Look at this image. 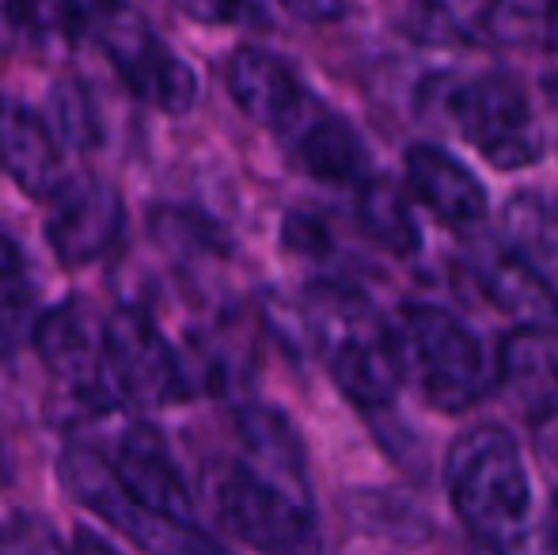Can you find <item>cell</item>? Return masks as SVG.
I'll list each match as a JSON object with an SVG mask.
<instances>
[{
  "mask_svg": "<svg viewBox=\"0 0 558 555\" xmlns=\"http://www.w3.org/2000/svg\"><path fill=\"white\" fill-rule=\"evenodd\" d=\"M445 491L456 518L490 552L524 555L532 544V483L506 426H471L445 453Z\"/></svg>",
  "mask_w": 558,
  "mask_h": 555,
  "instance_id": "cell-1",
  "label": "cell"
},
{
  "mask_svg": "<svg viewBox=\"0 0 558 555\" xmlns=\"http://www.w3.org/2000/svg\"><path fill=\"white\" fill-rule=\"evenodd\" d=\"M304 316L338 393L361 411L391 408L407 385L391 324H384L365 297L345 286H316Z\"/></svg>",
  "mask_w": 558,
  "mask_h": 555,
  "instance_id": "cell-2",
  "label": "cell"
},
{
  "mask_svg": "<svg viewBox=\"0 0 558 555\" xmlns=\"http://www.w3.org/2000/svg\"><path fill=\"white\" fill-rule=\"evenodd\" d=\"M403 381L445 415H463L498 393V350L437 304H407L391 324Z\"/></svg>",
  "mask_w": 558,
  "mask_h": 555,
  "instance_id": "cell-3",
  "label": "cell"
},
{
  "mask_svg": "<svg viewBox=\"0 0 558 555\" xmlns=\"http://www.w3.org/2000/svg\"><path fill=\"white\" fill-rule=\"evenodd\" d=\"M441 111L452 130L498 171H521L544 160L547 137L529 92L509 73H478L445 88Z\"/></svg>",
  "mask_w": 558,
  "mask_h": 555,
  "instance_id": "cell-4",
  "label": "cell"
},
{
  "mask_svg": "<svg viewBox=\"0 0 558 555\" xmlns=\"http://www.w3.org/2000/svg\"><path fill=\"white\" fill-rule=\"evenodd\" d=\"M225 526L263 555H319V526L312 491L286 483L263 468L232 464L217 483Z\"/></svg>",
  "mask_w": 558,
  "mask_h": 555,
  "instance_id": "cell-5",
  "label": "cell"
},
{
  "mask_svg": "<svg viewBox=\"0 0 558 555\" xmlns=\"http://www.w3.org/2000/svg\"><path fill=\"white\" fill-rule=\"evenodd\" d=\"M61 487L69 491L73 503H81L84 510L99 514L104 521H111L114 529H122L141 552L148 555H228L214 536H206L202 529H194V521L163 518V514L141 510L130 503V495L118 483L111 457L96 453L92 445H69L61 453Z\"/></svg>",
  "mask_w": 558,
  "mask_h": 555,
  "instance_id": "cell-6",
  "label": "cell"
},
{
  "mask_svg": "<svg viewBox=\"0 0 558 555\" xmlns=\"http://www.w3.org/2000/svg\"><path fill=\"white\" fill-rule=\"evenodd\" d=\"M31 339L61 393L73 396L84 415H99L122 403L111 381V362H107V319H99L84 301L73 297L43 312L31 327Z\"/></svg>",
  "mask_w": 558,
  "mask_h": 555,
  "instance_id": "cell-7",
  "label": "cell"
},
{
  "mask_svg": "<svg viewBox=\"0 0 558 555\" xmlns=\"http://www.w3.org/2000/svg\"><path fill=\"white\" fill-rule=\"evenodd\" d=\"M96 43L111 58L114 73L137 99L163 114H186L198 99V76L194 69L148 27L145 15L130 4H118V12L96 31Z\"/></svg>",
  "mask_w": 558,
  "mask_h": 555,
  "instance_id": "cell-8",
  "label": "cell"
},
{
  "mask_svg": "<svg viewBox=\"0 0 558 555\" xmlns=\"http://www.w3.org/2000/svg\"><path fill=\"white\" fill-rule=\"evenodd\" d=\"M107 362H111V381L122 403L163 408L194 396L183 350L171 347L156 319L137 304H122L107 319Z\"/></svg>",
  "mask_w": 558,
  "mask_h": 555,
  "instance_id": "cell-9",
  "label": "cell"
},
{
  "mask_svg": "<svg viewBox=\"0 0 558 555\" xmlns=\"http://www.w3.org/2000/svg\"><path fill=\"white\" fill-rule=\"evenodd\" d=\"M0 171L31 198L58 202L73 186L53 126L12 96H0Z\"/></svg>",
  "mask_w": 558,
  "mask_h": 555,
  "instance_id": "cell-10",
  "label": "cell"
},
{
  "mask_svg": "<svg viewBox=\"0 0 558 555\" xmlns=\"http://www.w3.org/2000/svg\"><path fill=\"white\" fill-rule=\"evenodd\" d=\"M228 92H232L235 107L251 122L278 130V134H289L316 107V99L304 92L301 76L278 53L258 50V46H240L232 53V61H228Z\"/></svg>",
  "mask_w": 558,
  "mask_h": 555,
  "instance_id": "cell-11",
  "label": "cell"
},
{
  "mask_svg": "<svg viewBox=\"0 0 558 555\" xmlns=\"http://www.w3.org/2000/svg\"><path fill=\"white\" fill-rule=\"evenodd\" d=\"M122 225L125 209L114 186L84 183L69 186L58 198V209L46 225V240L61 267H88L122 240Z\"/></svg>",
  "mask_w": 558,
  "mask_h": 555,
  "instance_id": "cell-12",
  "label": "cell"
},
{
  "mask_svg": "<svg viewBox=\"0 0 558 555\" xmlns=\"http://www.w3.org/2000/svg\"><path fill=\"white\" fill-rule=\"evenodd\" d=\"M111 468L133 506L163 514V518L191 521V495H186V483H183V475H179L163 437L156 434L153 426L125 430L114 457H111Z\"/></svg>",
  "mask_w": 558,
  "mask_h": 555,
  "instance_id": "cell-13",
  "label": "cell"
},
{
  "mask_svg": "<svg viewBox=\"0 0 558 555\" xmlns=\"http://www.w3.org/2000/svg\"><path fill=\"white\" fill-rule=\"evenodd\" d=\"M407 191L445 225H475L486 217L490 198L486 186L475 179V171L463 168L441 145H414L407 148Z\"/></svg>",
  "mask_w": 558,
  "mask_h": 555,
  "instance_id": "cell-14",
  "label": "cell"
},
{
  "mask_svg": "<svg viewBox=\"0 0 558 555\" xmlns=\"http://www.w3.org/2000/svg\"><path fill=\"white\" fill-rule=\"evenodd\" d=\"M498 388L532 419L558 411V331L517 327L498 347Z\"/></svg>",
  "mask_w": 558,
  "mask_h": 555,
  "instance_id": "cell-15",
  "label": "cell"
},
{
  "mask_svg": "<svg viewBox=\"0 0 558 555\" xmlns=\"http://www.w3.org/2000/svg\"><path fill=\"white\" fill-rule=\"evenodd\" d=\"M293 141V153L301 160V168L308 176L324 179V183H365L368 179V153L365 141L357 137V130L345 119L324 111V107H312L301 122L286 134Z\"/></svg>",
  "mask_w": 558,
  "mask_h": 555,
  "instance_id": "cell-16",
  "label": "cell"
},
{
  "mask_svg": "<svg viewBox=\"0 0 558 555\" xmlns=\"http://www.w3.org/2000/svg\"><path fill=\"white\" fill-rule=\"evenodd\" d=\"M483 286L501 312L521 327H558V293L524 252H501L486 263Z\"/></svg>",
  "mask_w": 558,
  "mask_h": 555,
  "instance_id": "cell-17",
  "label": "cell"
},
{
  "mask_svg": "<svg viewBox=\"0 0 558 555\" xmlns=\"http://www.w3.org/2000/svg\"><path fill=\"white\" fill-rule=\"evenodd\" d=\"M235 434H240L243 453H247V464L263 468V472L278 475L286 483H296V487H308V460H304L301 434L281 411L263 408V403L240 408Z\"/></svg>",
  "mask_w": 558,
  "mask_h": 555,
  "instance_id": "cell-18",
  "label": "cell"
},
{
  "mask_svg": "<svg viewBox=\"0 0 558 555\" xmlns=\"http://www.w3.org/2000/svg\"><path fill=\"white\" fill-rule=\"evenodd\" d=\"M357 221L365 237L391 255H414L422 244L411 194L388 176H368L357 186Z\"/></svg>",
  "mask_w": 558,
  "mask_h": 555,
  "instance_id": "cell-19",
  "label": "cell"
},
{
  "mask_svg": "<svg viewBox=\"0 0 558 555\" xmlns=\"http://www.w3.org/2000/svg\"><path fill=\"white\" fill-rule=\"evenodd\" d=\"M50 114H53V134L61 145L92 148L99 141V111L92 104L88 84L61 81L50 92Z\"/></svg>",
  "mask_w": 558,
  "mask_h": 555,
  "instance_id": "cell-20",
  "label": "cell"
},
{
  "mask_svg": "<svg viewBox=\"0 0 558 555\" xmlns=\"http://www.w3.org/2000/svg\"><path fill=\"white\" fill-rule=\"evenodd\" d=\"M501 0H426V12L437 27V38H486L498 23Z\"/></svg>",
  "mask_w": 558,
  "mask_h": 555,
  "instance_id": "cell-21",
  "label": "cell"
},
{
  "mask_svg": "<svg viewBox=\"0 0 558 555\" xmlns=\"http://www.w3.org/2000/svg\"><path fill=\"white\" fill-rule=\"evenodd\" d=\"M0 544H4L0 555H65L53 529L43 518H12L4 526Z\"/></svg>",
  "mask_w": 558,
  "mask_h": 555,
  "instance_id": "cell-22",
  "label": "cell"
},
{
  "mask_svg": "<svg viewBox=\"0 0 558 555\" xmlns=\"http://www.w3.org/2000/svg\"><path fill=\"white\" fill-rule=\"evenodd\" d=\"M27 27H35L31 0H0V53H12L23 43Z\"/></svg>",
  "mask_w": 558,
  "mask_h": 555,
  "instance_id": "cell-23",
  "label": "cell"
},
{
  "mask_svg": "<svg viewBox=\"0 0 558 555\" xmlns=\"http://www.w3.org/2000/svg\"><path fill=\"white\" fill-rule=\"evenodd\" d=\"M171 4L198 23H232L247 0H171Z\"/></svg>",
  "mask_w": 558,
  "mask_h": 555,
  "instance_id": "cell-24",
  "label": "cell"
},
{
  "mask_svg": "<svg viewBox=\"0 0 558 555\" xmlns=\"http://www.w3.org/2000/svg\"><path fill=\"white\" fill-rule=\"evenodd\" d=\"M278 4L304 23H335L350 12L353 0H278Z\"/></svg>",
  "mask_w": 558,
  "mask_h": 555,
  "instance_id": "cell-25",
  "label": "cell"
},
{
  "mask_svg": "<svg viewBox=\"0 0 558 555\" xmlns=\"http://www.w3.org/2000/svg\"><path fill=\"white\" fill-rule=\"evenodd\" d=\"M23 335H27V324H23V312L15 309V297L0 309V358H12L20 350Z\"/></svg>",
  "mask_w": 558,
  "mask_h": 555,
  "instance_id": "cell-26",
  "label": "cell"
},
{
  "mask_svg": "<svg viewBox=\"0 0 558 555\" xmlns=\"http://www.w3.org/2000/svg\"><path fill=\"white\" fill-rule=\"evenodd\" d=\"M20 267H23V260H20V252H15V244L12 240L0 232V293H8V289L20 281Z\"/></svg>",
  "mask_w": 558,
  "mask_h": 555,
  "instance_id": "cell-27",
  "label": "cell"
},
{
  "mask_svg": "<svg viewBox=\"0 0 558 555\" xmlns=\"http://www.w3.org/2000/svg\"><path fill=\"white\" fill-rule=\"evenodd\" d=\"M69 555H118V552L104 541V536L92 533V529H81V533H76V541H73V552H69Z\"/></svg>",
  "mask_w": 558,
  "mask_h": 555,
  "instance_id": "cell-28",
  "label": "cell"
},
{
  "mask_svg": "<svg viewBox=\"0 0 558 555\" xmlns=\"http://www.w3.org/2000/svg\"><path fill=\"white\" fill-rule=\"evenodd\" d=\"M551 487H555V495H558V445H555V453H551Z\"/></svg>",
  "mask_w": 558,
  "mask_h": 555,
  "instance_id": "cell-29",
  "label": "cell"
}]
</instances>
